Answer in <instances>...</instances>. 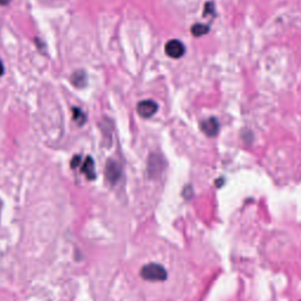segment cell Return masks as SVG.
Returning <instances> with one entry per match:
<instances>
[{
	"label": "cell",
	"mask_w": 301,
	"mask_h": 301,
	"mask_svg": "<svg viewBox=\"0 0 301 301\" xmlns=\"http://www.w3.org/2000/svg\"><path fill=\"white\" fill-rule=\"evenodd\" d=\"M72 83L77 87H84L86 85V74L83 71L75 72L72 75Z\"/></svg>",
	"instance_id": "obj_8"
},
{
	"label": "cell",
	"mask_w": 301,
	"mask_h": 301,
	"mask_svg": "<svg viewBox=\"0 0 301 301\" xmlns=\"http://www.w3.org/2000/svg\"><path fill=\"white\" fill-rule=\"evenodd\" d=\"M73 119H74V121L77 122L79 126H83V125L86 122V116H85V113L81 111L79 107H73Z\"/></svg>",
	"instance_id": "obj_10"
},
{
	"label": "cell",
	"mask_w": 301,
	"mask_h": 301,
	"mask_svg": "<svg viewBox=\"0 0 301 301\" xmlns=\"http://www.w3.org/2000/svg\"><path fill=\"white\" fill-rule=\"evenodd\" d=\"M80 159H81V157L79 156V154H77V156L73 157V159H72V162H71V167L72 168H75V167H77V166H79Z\"/></svg>",
	"instance_id": "obj_11"
},
{
	"label": "cell",
	"mask_w": 301,
	"mask_h": 301,
	"mask_svg": "<svg viewBox=\"0 0 301 301\" xmlns=\"http://www.w3.org/2000/svg\"><path fill=\"white\" fill-rule=\"evenodd\" d=\"M200 126L203 132L208 137H215L219 133V130H220V124H219L218 119L214 118V116L204 120L201 122Z\"/></svg>",
	"instance_id": "obj_6"
},
{
	"label": "cell",
	"mask_w": 301,
	"mask_h": 301,
	"mask_svg": "<svg viewBox=\"0 0 301 301\" xmlns=\"http://www.w3.org/2000/svg\"><path fill=\"white\" fill-rule=\"evenodd\" d=\"M81 171L85 174V177L89 180H94L95 179V168H94V162L91 157H86L85 162L83 163V167Z\"/></svg>",
	"instance_id": "obj_7"
},
{
	"label": "cell",
	"mask_w": 301,
	"mask_h": 301,
	"mask_svg": "<svg viewBox=\"0 0 301 301\" xmlns=\"http://www.w3.org/2000/svg\"><path fill=\"white\" fill-rule=\"evenodd\" d=\"M165 169V159L158 153H152L148 158L147 174L150 178H158Z\"/></svg>",
	"instance_id": "obj_2"
},
{
	"label": "cell",
	"mask_w": 301,
	"mask_h": 301,
	"mask_svg": "<svg viewBox=\"0 0 301 301\" xmlns=\"http://www.w3.org/2000/svg\"><path fill=\"white\" fill-rule=\"evenodd\" d=\"M8 1H10V0H0V5H6L8 4Z\"/></svg>",
	"instance_id": "obj_13"
},
{
	"label": "cell",
	"mask_w": 301,
	"mask_h": 301,
	"mask_svg": "<svg viewBox=\"0 0 301 301\" xmlns=\"http://www.w3.org/2000/svg\"><path fill=\"white\" fill-rule=\"evenodd\" d=\"M2 73H4V66H2L1 60H0V75H1Z\"/></svg>",
	"instance_id": "obj_12"
},
{
	"label": "cell",
	"mask_w": 301,
	"mask_h": 301,
	"mask_svg": "<svg viewBox=\"0 0 301 301\" xmlns=\"http://www.w3.org/2000/svg\"><path fill=\"white\" fill-rule=\"evenodd\" d=\"M191 32L194 37H200L204 34H207L209 32V27L207 25L203 24H195L191 27Z\"/></svg>",
	"instance_id": "obj_9"
},
{
	"label": "cell",
	"mask_w": 301,
	"mask_h": 301,
	"mask_svg": "<svg viewBox=\"0 0 301 301\" xmlns=\"http://www.w3.org/2000/svg\"><path fill=\"white\" fill-rule=\"evenodd\" d=\"M165 52L168 57L179 59V58L185 54V46L179 40H169L165 46Z\"/></svg>",
	"instance_id": "obj_5"
},
{
	"label": "cell",
	"mask_w": 301,
	"mask_h": 301,
	"mask_svg": "<svg viewBox=\"0 0 301 301\" xmlns=\"http://www.w3.org/2000/svg\"><path fill=\"white\" fill-rule=\"evenodd\" d=\"M122 171L121 166L119 165L116 160L110 159L106 162V167H105V175H106V179L110 181L111 184H116L119 179L121 178Z\"/></svg>",
	"instance_id": "obj_3"
},
{
	"label": "cell",
	"mask_w": 301,
	"mask_h": 301,
	"mask_svg": "<svg viewBox=\"0 0 301 301\" xmlns=\"http://www.w3.org/2000/svg\"><path fill=\"white\" fill-rule=\"evenodd\" d=\"M137 111L141 118H151L157 113L158 104L153 100H142L137 106Z\"/></svg>",
	"instance_id": "obj_4"
},
{
	"label": "cell",
	"mask_w": 301,
	"mask_h": 301,
	"mask_svg": "<svg viewBox=\"0 0 301 301\" xmlns=\"http://www.w3.org/2000/svg\"><path fill=\"white\" fill-rule=\"evenodd\" d=\"M140 276H141L142 279L147 280V281H165L167 279V272H166L162 265L148 264L141 268Z\"/></svg>",
	"instance_id": "obj_1"
},
{
	"label": "cell",
	"mask_w": 301,
	"mask_h": 301,
	"mask_svg": "<svg viewBox=\"0 0 301 301\" xmlns=\"http://www.w3.org/2000/svg\"><path fill=\"white\" fill-rule=\"evenodd\" d=\"M0 207H1V201H0Z\"/></svg>",
	"instance_id": "obj_14"
}]
</instances>
